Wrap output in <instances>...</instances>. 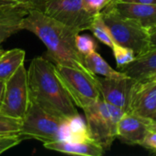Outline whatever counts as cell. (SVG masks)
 I'll return each instance as SVG.
<instances>
[{
  "label": "cell",
  "mask_w": 156,
  "mask_h": 156,
  "mask_svg": "<svg viewBox=\"0 0 156 156\" xmlns=\"http://www.w3.org/2000/svg\"><path fill=\"white\" fill-rule=\"evenodd\" d=\"M151 120H152L153 122H156V112L154 113V116H153V117L151 118Z\"/></svg>",
  "instance_id": "obj_31"
},
{
  "label": "cell",
  "mask_w": 156,
  "mask_h": 156,
  "mask_svg": "<svg viewBox=\"0 0 156 156\" xmlns=\"http://www.w3.org/2000/svg\"><path fill=\"white\" fill-rule=\"evenodd\" d=\"M122 0H82V5L86 12L91 16L101 13L107 7L113 5Z\"/></svg>",
  "instance_id": "obj_22"
},
{
  "label": "cell",
  "mask_w": 156,
  "mask_h": 156,
  "mask_svg": "<svg viewBox=\"0 0 156 156\" xmlns=\"http://www.w3.org/2000/svg\"><path fill=\"white\" fill-rule=\"evenodd\" d=\"M84 64L86 68L96 76L99 75L105 78H123L127 76L122 71L112 69L97 51L84 56Z\"/></svg>",
  "instance_id": "obj_17"
},
{
  "label": "cell",
  "mask_w": 156,
  "mask_h": 156,
  "mask_svg": "<svg viewBox=\"0 0 156 156\" xmlns=\"http://www.w3.org/2000/svg\"><path fill=\"white\" fill-rule=\"evenodd\" d=\"M29 102L27 74L23 64L5 81L0 112L10 117L22 120L27 111Z\"/></svg>",
  "instance_id": "obj_7"
},
{
  "label": "cell",
  "mask_w": 156,
  "mask_h": 156,
  "mask_svg": "<svg viewBox=\"0 0 156 156\" xmlns=\"http://www.w3.org/2000/svg\"><path fill=\"white\" fill-rule=\"evenodd\" d=\"M114 7L121 15L136 21L148 31L156 27V5L154 4L121 1L115 4Z\"/></svg>",
  "instance_id": "obj_12"
},
{
  "label": "cell",
  "mask_w": 156,
  "mask_h": 156,
  "mask_svg": "<svg viewBox=\"0 0 156 156\" xmlns=\"http://www.w3.org/2000/svg\"><path fill=\"white\" fill-rule=\"evenodd\" d=\"M28 5L34 8L33 0H0V7L10 6V5Z\"/></svg>",
  "instance_id": "obj_26"
},
{
  "label": "cell",
  "mask_w": 156,
  "mask_h": 156,
  "mask_svg": "<svg viewBox=\"0 0 156 156\" xmlns=\"http://www.w3.org/2000/svg\"><path fill=\"white\" fill-rule=\"evenodd\" d=\"M31 9L23 5L0 7V44L21 30V21Z\"/></svg>",
  "instance_id": "obj_14"
},
{
  "label": "cell",
  "mask_w": 156,
  "mask_h": 156,
  "mask_svg": "<svg viewBox=\"0 0 156 156\" xmlns=\"http://www.w3.org/2000/svg\"><path fill=\"white\" fill-rule=\"evenodd\" d=\"M26 52L21 48L5 51L0 57V79L6 80L24 64Z\"/></svg>",
  "instance_id": "obj_18"
},
{
  "label": "cell",
  "mask_w": 156,
  "mask_h": 156,
  "mask_svg": "<svg viewBox=\"0 0 156 156\" xmlns=\"http://www.w3.org/2000/svg\"><path fill=\"white\" fill-rule=\"evenodd\" d=\"M34 4V8L41 10L42 11V6H43V0H33Z\"/></svg>",
  "instance_id": "obj_29"
},
{
  "label": "cell",
  "mask_w": 156,
  "mask_h": 156,
  "mask_svg": "<svg viewBox=\"0 0 156 156\" xmlns=\"http://www.w3.org/2000/svg\"><path fill=\"white\" fill-rule=\"evenodd\" d=\"M20 28L33 33L42 41L47 48L48 59L55 65L90 71L84 64V57L76 48L75 39L80 31L75 27L33 8L21 21Z\"/></svg>",
  "instance_id": "obj_1"
},
{
  "label": "cell",
  "mask_w": 156,
  "mask_h": 156,
  "mask_svg": "<svg viewBox=\"0 0 156 156\" xmlns=\"http://www.w3.org/2000/svg\"><path fill=\"white\" fill-rule=\"evenodd\" d=\"M124 2L130 3H138V4H154L156 5V0H122Z\"/></svg>",
  "instance_id": "obj_28"
},
{
  "label": "cell",
  "mask_w": 156,
  "mask_h": 156,
  "mask_svg": "<svg viewBox=\"0 0 156 156\" xmlns=\"http://www.w3.org/2000/svg\"><path fill=\"white\" fill-rule=\"evenodd\" d=\"M63 120L30 101L22 119L20 136L23 139H35L43 144L59 141Z\"/></svg>",
  "instance_id": "obj_6"
},
{
  "label": "cell",
  "mask_w": 156,
  "mask_h": 156,
  "mask_svg": "<svg viewBox=\"0 0 156 156\" xmlns=\"http://www.w3.org/2000/svg\"><path fill=\"white\" fill-rule=\"evenodd\" d=\"M91 138L105 151L117 138V126L125 111L105 101L102 98L83 109Z\"/></svg>",
  "instance_id": "obj_4"
},
{
  "label": "cell",
  "mask_w": 156,
  "mask_h": 156,
  "mask_svg": "<svg viewBox=\"0 0 156 156\" xmlns=\"http://www.w3.org/2000/svg\"><path fill=\"white\" fill-rule=\"evenodd\" d=\"M4 89H5V80L0 79V104L2 101L3 94H4Z\"/></svg>",
  "instance_id": "obj_30"
},
{
  "label": "cell",
  "mask_w": 156,
  "mask_h": 156,
  "mask_svg": "<svg viewBox=\"0 0 156 156\" xmlns=\"http://www.w3.org/2000/svg\"><path fill=\"white\" fill-rule=\"evenodd\" d=\"M27 74L30 101L60 119L79 114L76 105L57 76L55 64L49 59L42 56L34 58Z\"/></svg>",
  "instance_id": "obj_2"
},
{
  "label": "cell",
  "mask_w": 156,
  "mask_h": 156,
  "mask_svg": "<svg viewBox=\"0 0 156 156\" xmlns=\"http://www.w3.org/2000/svg\"><path fill=\"white\" fill-rule=\"evenodd\" d=\"M75 44L78 51L84 57L94 51H97L98 45L94 38L89 35L78 34L75 39Z\"/></svg>",
  "instance_id": "obj_23"
},
{
  "label": "cell",
  "mask_w": 156,
  "mask_h": 156,
  "mask_svg": "<svg viewBox=\"0 0 156 156\" xmlns=\"http://www.w3.org/2000/svg\"><path fill=\"white\" fill-rule=\"evenodd\" d=\"M45 149L68 154L83 156H101L105 150L94 140L89 141H55L43 144Z\"/></svg>",
  "instance_id": "obj_15"
},
{
  "label": "cell",
  "mask_w": 156,
  "mask_h": 156,
  "mask_svg": "<svg viewBox=\"0 0 156 156\" xmlns=\"http://www.w3.org/2000/svg\"><path fill=\"white\" fill-rule=\"evenodd\" d=\"M134 80H149L156 78V47L151 48L121 69Z\"/></svg>",
  "instance_id": "obj_13"
},
{
  "label": "cell",
  "mask_w": 156,
  "mask_h": 156,
  "mask_svg": "<svg viewBox=\"0 0 156 156\" xmlns=\"http://www.w3.org/2000/svg\"><path fill=\"white\" fill-rule=\"evenodd\" d=\"M115 43L133 50L136 57L151 48L149 31L136 21L121 15L113 5L101 13Z\"/></svg>",
  "instance_id": "obj_3"
},
{
  "label": "cell",
  "mask_w": 156,
  "mask_h": 156,
  "mask_svg": "<svg viewBox=\"0 0 156 156\" xmlns=\"http://www.w3.org/2000/svg\"><path fill=\"white\" fill-rule=\"evenodd\" d=\"M142 145L149 151L156 154V122H153L152 128L147 133Z\"/></svg>",
  "instance_id": "obj_25"
},
{
  "label": "cell",
  "mask_w": 156,
  "mask_h": 156,
  "mask_svg": "<svg viewBox=\"0 0 156 156\" xmlns=\"http://www.w3.org/2000/svg\"><path fill=\"white\" fill-rule=\"evenodd\" d=\"M125 112L151 119L156 112V80H135Z\"/></svg>",
  "instance_id": "obj_9"
},
{
  "label": "cell",
  "mask_w": 156,
  "mask_h": 156,
  "mask_svg": "<svg viewBox=\"0 0 156 156\" xmlns=\"http://www.w3.org/2000/svg\"><path fill=\"white\" fill-rule=\"evenodd\" d=\"M93 140L90 134L86 121L80 114L63 120L59 141H89Z\"/></svg>",
  "instance_id": "obj_16"
},
{
  "label": "cell",
  "mask_w": 156,
  "mask_h": 156,
  "mask_svg": "<svg viewBox=\"0 0 156 156\" xmlns=\"http://www.w3.org/2000/svg\"></svg>",
  "instance_id": "obj_34"
},
{
  "label": "cell",
  "mask_w": 156,
  "mask_h": 156,
  "mask_svg": "<svg viewBox=\"0 0 156 156\" xmlns=\"http://www.w3.org/2000/svg\"><path fill=\"white\" fill-rule=\"evenodd\" d=\"M154 80H156V78H155V79H154Z\"/></svg>",
  "instance_id": "obj_33"
},
{
  "label": "cell",
  "mask_w": 156,
  "mask_h": 156,
  "mask_svg": "<svg viewBox=\"0 0 156 156\" xmlns=\"http://www.w3.org/2000/svg\"><path fill=\"white\" fill-rule=\"evenodd\" d=\"M24 140L20 135H0V154L19 144Z\"/></svg>",
  "instance_id": "obj_24"
},
{
  "label": "cell",
  "mask_w": 156,
  "mask_h": 156,
  "mask_svg": "<svg viewBox=\"0 0 156 156\" xmlns=\"http://www.w3.org/2000/svg\"><path fill=\"white\" fill-rule=\"evenodd\" d=\"M97 81L101 98L105 101L126 111L131 89L135 80L128 76L123 78L97 76Z\"/></svg>",
  "instance_id": "obj_10"
},
{
  "label": "cell",
  "mask_w": 156,
  "mask_h": 156,
  "mask_svg": "<svg viewBox=\"0 0 156 156\" xmlns=\"http://www.w3.org/2000/svg\"><path fill=\"white\" fill-rule=\"evenodd\" d=\"M55 70L76 106L83 110L101 98L97 76L91 72L64 65H55Z\"/></svg>",
  "instance_id": "obj_5"
},
{
  "label": "cell",
  "mask_w": 156,
  "mask_h": 156,
  "mask_svg": "<svg viewBox=\"0 0 156 156\" xmlns=\"http://www.w3.org/2000/svg\"><path fill=\"white\" fill-rule=\"evenodd\" d=\"M112 50L117 67L120 69H122L125 66L132 63L136 58V55L133 49L123 47L122 45H119L117 43L114 44Z\"/></svg>",
  "instance_id": "obj_21"
},
{
  "label": "cell",
  "mask_w": 156,
  "mask_h": 156,
  "mask_svg": "<svg viewBox=\"0 0 156 156\" xmlns=\"http://www.w3.org/2000/svg\"><path fill=\"white\" fill-rule=\"evenodd\" d=\"M150 34V42H151V48L156 47V27L149 30Z\"/></svg>",
  "instance_id": "obj_27"
},
{
  "label": "cell",
  "mask_w": 156,
  "mask_h": 156,
  "mask_svg": "<svg viewBox=\"0 0 156 156\" xmlns=\"http://www.w3.org/2000/svg\"><path fill=\"white\" fill-rule=\"evenodd\" d=\"M89 30H90L93 33L94 37L99 41H101L104 45L108 46L109 48H112V47L115 44V41L113 40L112 36L110 32V29L107 27V25L105 24L101 13L94 16L93 21H92Z\"/></svg>",
  "instance_id": "obj_19"
},
{
  "label": "cell",
  "mask_w": 156,
  "mask_h": 156,
  "mask_svg": "<svg viewBox=\"0 0 156 156\" xmlns=\"http://www.w3.org/2000/svg\"><path fill=\"white\" fill-rule=\"evenodd\" d=\"M4 52H5V50H4V49H2V48H0V57L2 56V54H3Z\"/></svg>",
  "instance_id": "obj_32"
},
{
  "label": "cell",
  "mask_w": 156,
  "mask_h": 156,
  "mask_svg": "<svg viewBox=\"0 0 156 156\" xmlns=\"http://www.w3.org/2000/svg\"><path fill=\"white\" fill-rule=\"evenodd\" d=\"M153 121L124 112L117 126V138L128 144L142 145L147 133L152 128Z\"/></svg>",
  "instance_id": "obj_11"
},
{
  "label": "cell",
  "mask_w": 156,
  "mask_h": 156,
  "mask_svg": "<svg viewBox=\"0 0 156 156\" xmlns=\"http://www.w3.org/2000/svg\"><path fill=\"white\" fill-rule=\"evenodd\" d=\"M22 120L10 117L0 112V135H20Z\"/></svg>",
  "instance_id": "obj_20"
},
{
  "label": "cell",
  "mask_w": 156,
  "mask_h": 156,
  "mask_svg": "<svg viewBox=\"0 0 156 156\" xmlns=\"http://www.w3.org/2000/svg\"><path fill=\"white\" fill-rule=\"evenodd\" d=\"M42 11L80 32L89 30L95 16L85 11L82 0H43Z\"/></svg>",
  "instance_id": "obj_8"
}]
</instances>
